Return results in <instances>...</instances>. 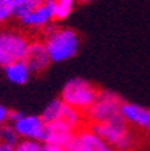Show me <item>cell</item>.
<instances>
[{
    "label": "cell",
    "instance_id": "1",
    "mask_svg": "<svg viewBox=\"0 0 150 151\" xmlns=\"http://www.w3.org/2000/svg\"><path fill=\"white\" fill-rule=\"evenodd\" d=\"M88 126L115 151H133L138 145V139L134 131L123 117Z\"/></svg>",
    "mask_w": 150,
    "mask_h": 151
},
{
    "label": "cell",
    "instance_id": "2",
    "mask_svg": "<svg viewBox=\"0 0 150 151\" xmlns=\"http://www.w3.org/2000/svg\"><path fill=\"white\" fill-rule=\"evenodd\" d=\"M43 42L53 63L70 60L80 49V37L69 27H58L53 34L45 38Z\"/></svg>",
    "mask_w": 150,
    "mask_h": 151
},
{
    "label": "cell",
    "instance_id": "3",
    "mask_svg": "<svg viewBox=\"0 0 150 151\" xmlns=\"http://www.w3.org/2000/svg\"><path fill=\"white\" fill-rule=\"evenodd\" d=\"M97 94H99V89L92 82L81 77H75L65 82L61 89L59 97L65 104L76 108L85 115V112L96 101Z\"/></svg>",
    "mask_w": 150,
    "mask_h": 151
},
{
    "label": "cell",
    "instance_id": "4",
    "mask_svg": "<svg viewBox=\"0 0 150 151\" xmlns=\"http://www.w3.org/2000/svg\"><path fill=\"white\" fill-rule=\"evenodd\" d=\"M123 100L118 93L112 91L101 89L99 91L96 101L85 112V119L89 124H100L122 117L120 108Z\"/></svg>",
    "mask_w": 150,
    "mask_h": 151
},
{
    "label": "cell",
    "instance_id": "5",
    "mask_svg": "<svg viewBox=\"0 0 150 151\" xmlns=\"http://www.w3.org/2000/svg\"><path fill=\"white\" fill-rule=\"evenodd\" d=\"M30 39L26 34L12 30H0V68H6L18 61H23Z\"/></svg>",
    "mask_w": 150,
    "mask_h": 151
},
{
    "label": "cell",
    "instance_id": "6",
    "mask_svg": "<svg viewBox=\"0 0 150 151\" xmlns=\"http://www.w3.org/2000/svg\"><path fill=\"white\" fill-rule=\"evenodd\" d=\"M41 117L46 124L58 122L62 123L64 126L69 127L70 129H73L75 132L83 128L85 124V120H87L84 113L65 104L61 100V97L53 99L49 104H46V107L41 112Z\"/></svg>",
    "mask_w": 150,
    "mask_h": 151
},
{
    "label": "cell",
    "instance_id": "7",
    "mask_svg": "<svg viewBox=\"0 0 150 151\" xmlns=\"http://www.w3.org/2000/svg\"><path fill=\"white\" fill-rule=\"evenodd\" d=\"M66 151H115L109 145L93 132L89 126L80 128L65 147Z\"/></svg>",
    "mask_w": 150,
    "mask_h": 151
},
{
    "label": "cell",
    "instance_id": "8",
    "mask_svg": "<svg viewBox=\"0 0 150 151\" xmlns=\"http://www.w3.org/2000/svg\"><path fill=\"white\" fill-rule=\"evenodd\" d=\"M11 124L20 139L43 143L46 123L43 122L41 115H25L23 113L18 120H15Z\"/></svg>",
    "mask_w": 150,
    "mask_h": 151
},
{
    "label": "cell",
    "instance_id": "9",
    "mask_svg": "<svg viewBox=\"0 0 150 151\" xmlns=\"http://www.w3.org/2000/svg\"><path fill=\"white\" fill-rule=\"evenodd\" d=\"M120 113L125 122L131 128L150 134V108L137 103L123 101Z\"/></svg>",
    "mask_w": 150,
    "mask_h": 151
},
{
    "label": "cell",
    "instance_id": "10",
    "mask_svg": "<svg viewBox=\"0 0 150 151\" xmlns=\"http://www.w3.org/2000/svg\"><path fill=\"white\" fill-rule=\"evenodd\" d=\"M26 65L31 72V74H41L49 68L51 63V60L47 53V49L45 46V42L41 39L30 41L26 51V55L23 58Z\"/></svg>",
    "mask_w": 150,
    "mask_h": 151
},
{
    "label": "cell",
    "instance_id": "11",
    "mask_svg": "<svg viewBox=\"0 0 150 151\" xmlns=\"http://www.w3.org/2000/svg\"><path fill=\"white\" fill-rule=\"evenodd\" d=\"M54 16H56V1H45L41 7L23 15L18 20L20 26L26 28H34V30L41 28L42 30L46 24L54 20Z\"/></svg>",
    "mask_w": 150,
    "mask_h": 151
},
{
    "label": "cell",
    "instance_id": "12",
    "mask_svg": "<svg viewBox=\"0 0 150 151\" xmlns=\"http://www.w3.org/2000/svg\"><path fill=\"white\" fill-rule=\"evenodd\" d=\"M76 132L70 129L69 127L64 126L62 123L53 122L46 124V131H45L43 143L46 145L59 146V147H66L68 143L72 140L73 135Z\"/></svg>",
    "mask_w": 150,
    "mask_h": 151
},
{
    "label": "cell",
    "instance_id": "13",
    "mask_svg": "<svg viewBox=\"0 0 150 151\" xmlns=\"http://www.w3.org/2000/svg\"><path fill=\"white\" fill-rule=\"evenodd\" d=\"M4 74H6V78L8 80L11 84L14 85H25L28 81L31 72L28 69V66L26 65L25 61H18V62H14L11 65L3 68Z\"/></svg>",
    "mask_w": 150,
    "mask_h": 151
},
{
    "label": "cell",
    "instance_id": "14",
    "mask_svg": "<svg viewBox=\"0 0 150 151\" xmlns=\"http://www.w3.org/2000/svg\"><path fill=\"white\" fill-rule=\"evenodd\" d=\"M11 1H12V6H11L12 18L15 19L22 18L23 15L37 9L45 3V0H11Z\"/></svg>",
    "mask_w": 150,
    "mask_h": 151
},
{
    "label": "cell",
    "instance_id": "15",
    "mask_svg": "<svg viewBox=\"0 0 150 151\" xmlns=\"http://www.w3.org/2000/svg\"><path fill=\"white\" fill-rule=\"evenodd\" d=\"M77 0H57L56 1V16L54 20L61 22L69 18V15L73 12Z\"/></svg>",
    "mask_w": 150,
    "mask_h": 151
},
{
    "label": "cell",
    "instance_id": "16",
    "mask_svg": "<svg viewBox=\"0 0 150 151\" xmlns=\"http://www.w3.org/2000/svg\"><path fill=\"white\" fill-rule=\"evenodd\" d=\"M20 140V138L18 136L15 128L12 127L11 123H6L0 126V143L8 146H15L18 142Z\"/></svg>",
    "mask_w": 150,
    "mask_h": 151
},
{
    "label": "cell",
    "instance_id": "17",
    "mask_svg": "<svg viewBox=\"0 0 150 151\" xmlns=\"http://www.w3.org/2000/svg\"><path fill=\"white\" fill-rule=\"evenodd\" d=\"M42 146H43V143H41V142L20 139L14 146V151H42Z\"/></svg>",
    "mask_w": 150,
    "mask_h": 151
},
{
    "label": "cell",
    "instance_id": "18",
    "mask_svg": "<svg viewBox=\"0 0 150 151\" xmlns=\"http://www.w3.org/2000/svg\"><path fill=\"white\" fill-rule=\"evenodd\" d=\"M12 1L11 0H0V26L12 18V11H11Z\"/></svg>",
    "mask_w": 150,
    "mask_h": 151
},
{
    "label": "cell",
    "instance_id": "19",
    "mask_svg": "<svg viewBox=\"0 0 150 151\" xmlns=\"http://www.w3.org/2000/svg\"><path fill=\"white\" fill-rule=\"evenodd\" d=\"M8 116H9V109L4 104L0 103V126L8 123Z\"/></svg>",
    "mask_w": 150,
    "mask_h": 151
},
{
    "label": "cell",
    "instance_id": "20",
    "mask_svg": "<svg viewBox=\"0 0 150 151\" xmlns=\"http://www.w3.org/2000/svg\"><path fill=\"white\" fill-rule=\"evenodd\" d=\"M57 28H58V27H57V26L54 24L53 22H51V23H49V24H46L43 28H42V32H43V34H45V38H46V37H49L50 34H53V32L56 31Z\"/></svg>",
    "mask_w": 150,
    "mask_h": 151
},
{
    "label": "cell",
    "instance_id": "21",
    "mask_svg": "<svg viewBox=\"0 0 150 151\" xmlns=\"http://www.w3.org/2000/svg\"><path fill=\"white\" fill-rule=\"evenodd\" d=\"M23 113L20 111H16V109H9V116H8V123H14L15 120H18L19 117L22 116Z\"/></svg>",
    "mask_w": 150,
    "mask_h": 151
},
{
    "label": "cell",
    "instance_id": "22",
    "mask_svg": "<svg viewBox=\"0 0 150 151\" xmlns=\"http://www.w3.org/2000/svg\"><path fill=\"white\" fill-rule=\"evenodd\" d=\"M42 151H66V150H65V147H59V146H53V145H46V143H43Z\"/></svg>",
    "mask_w": 150,
    "mask_h": 151
},
{
    "label": "cell",
    "instance_id": "23",
    "mask_svg": "<svg viewBox=\"0 0 150 151\" xmlns=\"http://www.w3.org/2000/svg\"><path fill=\"white\" fill-rule=\"evenodd\" d=\"M0 151H14V146H8V145L0 143Z\"/></svg>",
    "mask_w": 150,
    "mask_h": 151
},
{
    "label": "cell",
    "instance_id": "24",
    "mask_svg": "<svg viewBox=\"0 0 150 151\" xmlns=\"http://www.w3.org/2000/svg\"><path fill=\"white\" fill-rule=\"evenodd\" d=\"M78 3H81V4H87V3H91L92 0H77Z\"/></svg>",
    "mask_w": 150,
    "mask_h": 151
},
{
    "label": "cell",
    "instance_id": "25",
    "mask_svg": "<svg viewBox=\"0 0 150 151\" xmlns=\"http://www.w3.org/2000/svg\"><path fill=\"white\" fill-rule=\"evenodd\" d=\"M45 1H57V0H45Z\"/></svg>",
    "mask_w": 150,
    "mask_h": 151
}]
</instances>
